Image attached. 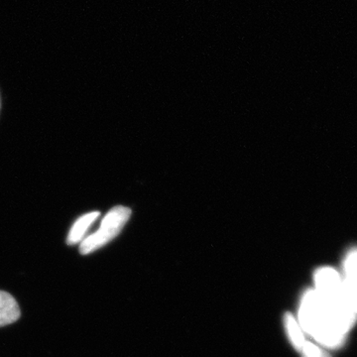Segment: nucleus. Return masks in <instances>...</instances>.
Listing matches in <instances>:
<instances>
[{
    "label": "nucleus",
    "mask_w": 357,
    "mask_h": 357,
    "mask_svg": "<svg viewBox=\"0 0 357 357\" xmlns=\"http://www.w3.org/2000/svg\"><path fill=\"white\" fill-rule=\"evenodd\" d=\"M20 318V307L10 294L0 291V326L10 325Z\"/></svg>",
    "instance_id": "nucleus-4"
},
{
    "label": "nucleus",
    "mask_w": 357,
    "mask_h": 357,
    "mask_svg": "<svg viewBox=\"0 0 357 357\" xmlns=\"http://www.w3.org/2000/svg\"><path fill=\"white\" fill-rule=\"evenodd\" d=\"M342 282L340 275L333 268H321L314 274L316 291L326 300H337L340 297Z\"/></svg>",
    "instance_id": "nucleus-3"
},
{
    "label": "nucleus",
    "mask_w": 357,
    "mask_h": 357,
    "mask_svg": "<svg viewBox=\"0 0 357 357\" xmlns=\"http://www.w3.org/2000/svg\"><path fill=\"white\" fill-rule=\"evenodd\" d=\"M301 352L303 357H331L328 352L321 349L318 345L309 342H305Z\"/></svg>",
    "instance_id": "nucleus-8"
},
{
    "label": "nucleus",
    "mask_w": 357,
    "mask_h": 357,
    "mask_svg": "<svg viewBox=\"0 0 357 357\" xmlns=\"http://www.w3.org/2000/svg\"><path fill=\"white\" fill-rule=\"evenodd\" d=\"M130 215L131 211L126 206H115L110 210L103 218L98 231L86 237L82 241L79 245L82 255H88L114 241L115 237L121 234Z\"/></svg>",
    "instance_id": "nucleus-2"
},
{
    "label": "nucleus",
    "mask_w": 357,
    "mask_h": 357,
    "mask_svg": "<svg viewBox=\"0 0 357 357\" xmlns=\"http://www.w3.org/2000/svg\"><path fill=\"white\" fill-rule=\"evenodd\" d=\"M299 318L305 332L328 347H340L354 324L345 314L340 299L326 300L316 290L305 293Z\"/></svg>",
    "instance_id": "nucleus-1"
},
{
    "label": "nucleus",
    "mask_w": 357,
    "mask_h": 357,
    "mask_svg": "<svg viewBox=\"0 0 357 357\" xmlns=\"http://www.w3.org/2000/svg\"><path fill=\"white\" fill-rule=\"evenodd\" d=\"M345 279L357 282V248H351L344 258Z\"/></svg>",
    "instance_id": "nucleus-7"
},
{
    "label": "nucleus",
    "mask_w": 357,
    "mask_h": 357,
    "mask_svg": "<svg viewBox=\"0 0 357 357\" xmlns=\"http://www.w3.org/2000/svg\"><path fill=\"white\" fill-rule=\"evenodd\" d=\"M284 324H285V328L287 331L291 344L298 351H302L306 340H305L304 333H303L297 319L294 318L292 314L287 312L284 316Z\"/></svg>",
    "instance_id": "nucleus-6"
},
{
    "label": "nucleus",
    "mask_w": 357,
    "mask_h": 357,
    "mask_svg": "<svg viewBox=\"0 0 357 357\" xmlns=\"http://www.w3.org/2000/svg\"><path fill=\"white\" fill-rule=\"evenodd\" d=\"M100 213L98 211H93V213H86L75 222L70 229L69 234L67 237V243L69 245H75V244L81 243L84 239L86 231H88L91 225L96 222V218L100 217Z\"/></svg>",
    "instance_id": "nucleus-5"
}]
</instances>
